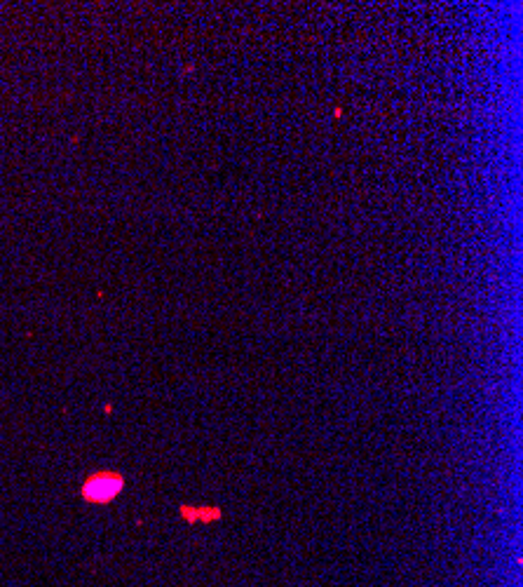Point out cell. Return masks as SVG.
<instances>
[{"instance_id": "1", "label": "cell", "mask_w": 523, "mask_h": 587, "mask_svg": "<svg viewBox=\"0 0 523 587\" xmlns=\"http://www.w3.org/2000/svg\"><path fill=\"white\" fill-rule=\"evenodd\" d=\"M122 486H124V481H122L120 475L99 472V475H92L82 484V495L89 503H108V500H113L115 495L120 494Z\"/></svg>"}]
</instances>
